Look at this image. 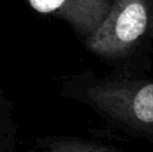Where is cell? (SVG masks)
Returning <instances> with one entry per match:
<instances>
[{
  "label": "cell",
  "instance_id": "cell-1",
  "mask_svg": "<svg viewBox=\"0 0 153 152\" xmlns=\"http://www.w3.org/2000/svg\"><path fill=\"white\" fill-rule=\"evenodd\" d=\"M69 96L90 107L109 124L153 139V81L125 75L71 80Z\"/></svg>",
  "mask_w": 153,
  "mask_h": 152
},
{
  "label": "cell",
  "instance_id": "cell-2",
  "mask_svg": "<svg viewBox=\"0 0 153 152\" xmlns=\"http://www.w3.org/2000/svg\"><path fill=\"white\" fill-rule=\"evenodd\" d=\"M146 38L153 39V0H113L106 18L83 43L100 58L120 59Z\"/></svg>",
  "mask_w": 153,
  "mask_h": 152
},
{
  "label": "cell",
  "instance_id": "cell-3",
  "mask_svg": "<svg viewBox=\"0 0 153 152\" xmlns=\"http://www.w3.org/2000/svg\"><path fill=\"white\" fill-rule=\"evenodd\" d=\"M27 4L42 15L62 19L73 31L86 40L100 27L109 13L113 0H26Z\"/></svg>",
  "mask_w": 153,
  "mask_h": 152
},
{
  "label": "cell",
  "instance_id": "cell-4",
  "mask_svg": "<svg viewBox=\"0 0 153 152\" xmlns=\"http://www.w3.org/2000/svg\"><path fill=\"white\" fill-rule=\"evenodd\" d=\"M32 152H117L110 147L71 136H51L38 139Z\"/></svg>",
  "mask_w": 153,
  "mask_h": 152
},
{
  "label": "cell",
  "instance_id": "cell-5",
  "mask_svg": "<svg viewBox=\"0 0 153 152\" xmlns=\"http://www.w3.org/2000/svg\"><path fill=\"white\" fill-rule=\"evenodd\" d=\"M12 132L8 102L0 88V152H12Z\"/></svg>",
  "mask_w": 153,
  "mask_h": 152
}]
</instances>
